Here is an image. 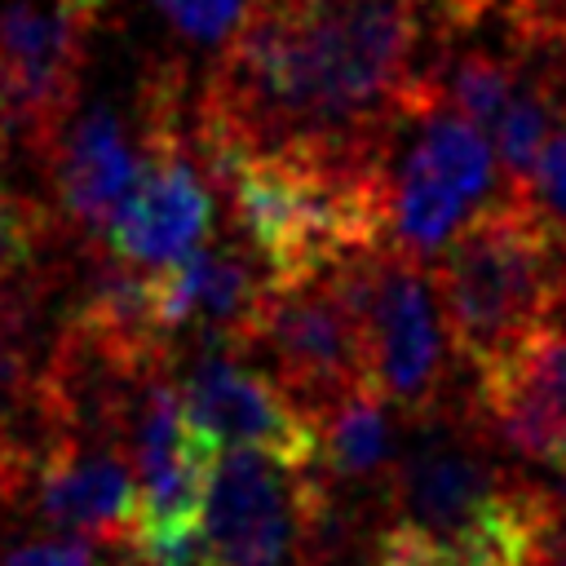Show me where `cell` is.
Segmentation results:
<instances>
[{"instance_id":"obj_5","label":"cell","mask_w":566,"mask_h":566,"mask_svg":"<svg viewBox=\"0 0 566 566\" xmlns=\"http://www.w3.org/2000/svg\"><path fill=\"white\" fill-rule=\"evenodd\" d=\"M332 279L358 318L367 371L385 402L398 407L407 420L447 407L451 336L424 261L398 252L394 243H380L340 261Z\"/></svg>"},{"instance_id":"obj_3","label":"cell","mask_w":566,"mask_h":566,"mask_svg":"<svg viewBox=\"0 0 566 566\" xmlns=\"http://www.w3.org/2000/svg\"><path fill=\"white\" fill-rule=\"evenodd\" d=\"M433 274L451 349L478 371L566 310V221L509 181L460 221Z\"/></svg>"},{"instance_id":"obj_12","label":"cell","mask_w":566,"mask_h":566,"mask_svg":"<svg viewBox=\"0 0 566 566\" xmlns=\"http://www.w3.org/2000/svg\"><path fill=\"white\" fill-rule=\"evenodd\" d=\"M318 429V473L336 491L376 500L389 509V473L398 460V424L380 389H354L314 416Z\"/></svg>"},{"instance_id":"obj_9","label":"cell","mask_w":566,"mask_h":566,"mask_svg":"<svg viewBox=\"0 0 566 566\" xmlns=\"http://www.w3.org/2000/svg\"><path fill=\"white\" fill-rule=\"evenodd\" d=\"M177 389L186 416L221 447H256L292 464H318V429L252 354L234 345H186Z\"/></svg>"},{"instance_id":"obj_2","label":"cell","mask_w":566,"mask_h":566,"mask_svg":"<svg viewBox=\"0 0 566 566\" xmlns=\"http://www.w3.org/2000/svg\"><path fill=\"white\" fill-rule=\"evenodd\" d=\"M230 230L265 265L270 283L332 274L340 261L389 243L394 150H212L199 159Z\"/></svg>"},{"instance_id":"obj_15","label":"cell","mask_w":566,"mask_h":566,"mask_svg":"<svg viewBox=\"0 0 566 566\" xmlns=\"http://www.w3.org/2000/svg\"><path fill=\"white\" fill-rule=\"evenodd\" d=\"M526 186H531V195H535L553 217L566 221V119H557V128L548 133L544 150L535 155V168H531Z\"/></svg>"},{"instance_id":"obj_7","label":"cell","mask_w":566,"mask_h":566,"mask_svg":"<svg viewBox=\"0 0 566 566\" xmlns=\"http://www.w3.org/2000/svg\"><path fill=\"white\" fill-rule=\"evenodd\" d=\"M248 354L270 358L274 380L310 420L336 398L371 385L358 318L332 274L270 287Z\"/></svg>"},{"instance_id":"obj_13","label":"cell","mask_w":566,"mask_h":566,"mask_svg":"<svg viewBox=\"0 0 566 566\" xmlns=\"http://www.w3.org/2000/svg\"><path fill=\"white\" fill-rule=\"evenodd\" d=\"M53 239H57V226H53L49 203L22 195L0 172V283L31 270Z\"/></svg>"},{"instance_id":"obj_10","label":"cell","mask_w":566,"mask_h":566,"mask_svg":"<svg viewBox=\"0 0 566 566\" xmlns=\"http://www.w3.org/2000/svg\"><path fill=\"white\" fill-rule=\"evenodd\" d=\"M469 407L495 447L566 482V314L539 323L478 367Z\"/></svg>"},{"instance_id":"obj_1","label":"cell","mask_w":566,"mask_h":566,"mask_svg":"<svg viewBox=\"0 0 566 566\" xmlns=\"http://www.w3.org/2000/svg\"><path fill=\"white\" fill-rule=\"evenodd\" d=\"M407 0H256L195 93V155L394 150L429 97Z\"/></svg>"},{"instance_id":"obj_4","label":"cell","mask_w":566,"mask_h":566,"mask_svg":"<svg viewBox=\"0 0 566 566\" xmlns=\"http://www.w3.org/2000/svg\"><path fill=\"white\" fill-rule=\"evenodd\" d=\"M517 473L495 460L469 398L407 420L389 473V517L420 531L460 566H504V517Z\"/></svg>"},{"instance_id":"obj_14","label":"cell","mask_w":566,"mask_h":566,"mask_svg":"<svg viewBox=\"0 0 566 566\" xmlns=\"http://www.w3.org/2000/svg\"><path fill=\"white\" fill-rule=\"evenodd\" d=\"M164 9V18L186 35V40H199V44H226L239 22L248 18V9L256 0H155Z\"/></svg>"},{"instance_id":"obj_6","label":"cell","mask_w":566,"mask_h":566,"mask_svg":"<svg viewBox=\"0 0 566 566\" xmlns=\"http://www.w3.org/2000/svg\"><path fill=\"white\" fill-rule=\"evenodd\" d=\"M323 478L256 447L217 451L199 509V566H314Z\"/></svg>"},{"instance_id":"obj_8","label":"cell","mask_w":566,"mask_h":566,"mask_svg":"<svg viewBox=\"0 0 566 566\" xmlns=\"http://www.w3.org/2000/svg\"><path fill=\"white\" fill-rule=\"evenodd\" d=\"M88 27L62 4L18 0L0 9V146L40 155L80 106Z\"/></svg>"},{"instance_id":"obj_16","label":"cell","mask_w":566,"mask_h":566,"mask_svg":"<svg viewBox=\"0 0 566 566\" xmlns=\"http://www.w3.org/2000/svg\"><path fill=\"white\" fill-rule=\"evenodd\" d=\"M371 566H460V562H451L438 544H429L420 531H411L407 522H385V531H380V539H376V557H371Z\"/></svg>"},{"instance_id":"obj_11","label":"cell","mask_w":566,"mask_h":566,"mask_svg":"<svg viewBox=\"0 0 566 566\" xmlns=\"http://www.w3.org/2000/svg\"><path fill=\"white\" fill-rule=\"evenodd\" d=\"M35 164L49 186L57 234L93 252L106 243V226L142 172L137 119L128 124L111 102L75 106L53 142L35 155Z\"/></svg>"}]
</instances>
